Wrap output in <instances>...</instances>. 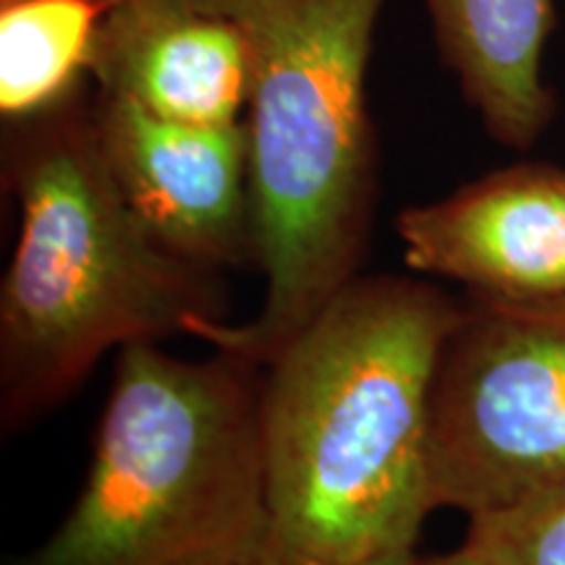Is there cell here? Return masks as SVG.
I'll return each mask as SVG.
<instances>
[{"label": "cell", "mask_w": 565, "mask_h": 565, "mask_svg": "<svg viewBox=\"0 0 565 565\" xmlns=\"http://www.w3.org/2000/svg\"><path fill=\"white\" fill-rule=\"evenodd\" d=\"M458 317L461 301L424 280L353 278L265 366L267 511L288 565L414 550L433 513V385Z\"/></svg>", "instance_id": "cell-1"}, {"label": "cell", "mask_w": 565, "mask_h": 565, "mask_svg": "<svg viewBox=\"0 0 565 565\" xmlns=\"http://www.w3.org/2000/svg\"><path fill=\"white\" fill-rule=\"evenodd\" d=\"M249 51V207L265 278L215 351L267 366L356 278L370 202L364 74L383 0H217Z\"/></svg>", "instance_id": "cell-2"}, {"label": "cell", "mask_w": 565, "mask_h": 565, "mask_svg": "<svg viewBox=\"0 0 565 565\" xmlns=\"http://www.w3.org/2000/svg\"><path fill=\"white\" fill-rule=\"evenodd\" d=\"M21 228L0 288V424L19 433L105 353L228 320L215 273L168 252L113 175L97 129L61 126L19 162Z\"/></svg>", "instance_id": "cell-3"}, {"label": "cell", "mask_w": 565, "mask_h": 565, "mask_svg": "<svg viewBox=\"0 0 565 565\" xmlns=\"http://www.w3.org/2000/svg\"><path fill=\"white\" fill-rule=\"evenodd\" d=\"M259 370L118 351L84 490L21 565H223L273 545Z\"/></svg>", "instance_id": "cell-4"}, {"label": "cell", "mask_w": 565, "mask_h": 565, "mask_svg": "<svg viewBox=\"0 0 565 565\" xmlns=\"http://www.w3.org/2000/svg\"><path fill=\"white\" fill-rule=\"evenodd\" d=\"M565 482V296H469L443 345L429 416V503L498 511Z\"/></svg>", "instance_id": "cell-5"}, {"label": "cell", "mask_w": 565, "mask_h": 565, "mask_svg": "<svg viewBox=\"0 0 565 565\" xmlns=\"http://www.w3.org/2000/svg\"><path fill=\"white\" fill-rule=\"evenodd\" d=\"M97 137L154 242L210 273L254 257L244 126L171 121L110 92Z\"/></svg>", "instance_id": "cell-6"}, {"label": "cell", "mask_w": 565, "mask_h": 565, "mask_svg": "<svg viewBox=\"0 0 565 565\" xmlns=\"http://www.w3.org/2000/svg\"><path fill=\"white\" fill-rule=\"evenodd\" d=\"M408 270L469 296L542 301L565 296V168L526 162L466 183L398 215Z\"/></svg>", "instance_id": "cell-7"}, {"label": "cell", "mask_w": 565, "mask_h": 565, "mask_svg": "<svg viewBox=\"0 0 565 565\" xmlns=\"http://www.w3.org/2000/svg\"><path fill=\"white\" fill-rule=\"evenodd\" d=\"M466 100L500 145L529 150L553 121L542 79L553 0H427Z\"/></svg>", "instance_id": "cell-8"}, {"label": "cell", "mask_w": 565, "mask_h": 565, "mask_svg": "<svg viewBox=\"0 0 565 565\" xmlns=\"http://www.w3.org/2000/svg\"><path fill=\"white\" fill-rule=\"evenodd\" d=\"M110 92L181 124L228 126L249 100V51L221 11H145L108 61Z\"/></svg>", "instance_id": "cell-9"}, {"label": "cell", "mask_w": 565, "mask_h": 565, "mask_svg": "<svg viewBox=\"0 0 565 565\" xmlns=\"http://www.w3.org/2000/svg\"><path fill=\"white\" fill-rule=\"evenodd\" d=\"M92 0H11L0 17V110L26 116L51 105L92 53Z\"/></svg>", "instance_id": "cell-10"}, {"label": "cell", "mask_w": 565, "mask_h": 565, "mask_svg": "<svg viewBox=\"0 0 565 565\" xmlns=\"http://www.w3.org/2000/svg\"><path fill=\"white\" fill-rule=\"evenodd\" d=\"M463 547L492 565H565V482L469 515Z\"/></svg>", "instance_id": "cell-11"}, {"label": "cell", "mask_w": 565, "mask_h": 565, "mask_svg": "<svg viewBox=\"0 0 565 565\" xmlns=\"http://www.w3.org/2000/svg\"><path fill=\"white\" fill-rule=\"evenodd\" d=\"M427 565H492L490 561H484L482 555L471 553L469 547H458L454 553L448 555H437V557H429Z\"/></svg>", "instance_id": "cell-12"}, {"label": "cell", "mask_w": 565, "mask_h": 565, "mask_svg": "<svg viewBox=\"0 0 565 565\" xmlns=\"http://www.w3.org/2000/svg\"><path fill=\"white\" fill-rule=\"evenodd\" d=\"M223 565H288L286 557H282L275 545H267L263 550H257V553L246 555V557H238V561H231V563H223Z\"/></svg>", "instance_id": "cell-13"}, {"label": "cell", "mask_w": 565, "mask_h": 565, "mask_svg": "<svg viewBox=\"0 0 565 565\" xmlns=\"http://www.w3.org/2000/svg\"><path fill=\"white\" fill-rule=\"evenodd\" d=\"M364 565H427V561L416 557L414 550H401V553H391V555L377 557V561L364 563Z\"/></svg>", "instance_id": "cell-14"}, {"label": "cell", "mask_w": 565, "mask_h": 565, "mask_svg": "<svg viewBox=\"0 0 565 565\" xmlns=\"http://www.w3.org/2000/svg\"><path fill=\"white\" fill-rule=\"evenodd\" d=\"M6 3H11V0H6Z\"/></svg>", "instance_id": "cell-15"}]
</instances>
